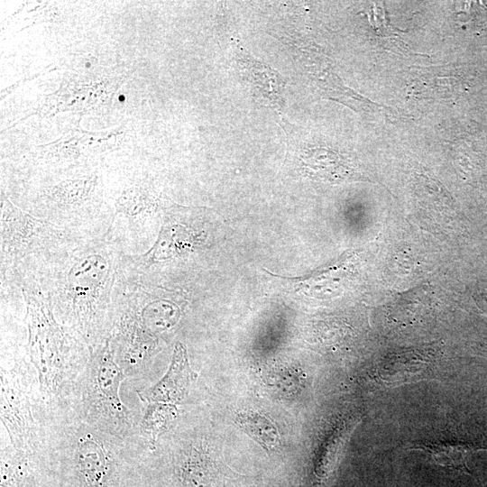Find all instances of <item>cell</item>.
Segmentation results:
<instances>
[{
    "label": "cell",
    "mask_w": 487,
    "mask_h": 487,
    "mask_svg": "<svg viewBox=\"0 0 487 487\" xmlns=\"http://www.w3.org/2000/svg\"><path fill=\"white\" fill-rule=\"evenodd\" d=\"M412 450H420L428 455L434 463L448 469L471 474L467 462L477 451L486 450L464 442H439L417 445Z\"/></svg>",
    "instance_id": "5b68a950"
},
{
    "label": "cell",
    "mask_w": 487,
    "mask_h": 487,
    "mask_svg": "<svg viewBox=\"0 0 487 487\" xmlns=\"http://www.w3.org/2000/svg\"><path fill=\"white\" fill-rule=\"evenodd\" d=\"M178 417L175 404L147 403L141 420L140 429L148 440L150 449H154L159 436L165 432Z\"/></svg>",
    "instance_id": "8992f818"
},
{
    "label": "cell",
    "mask_w": 487,
    "mask_h": 487,
    "mask_svg": "<svg viewBox=\"0 0 487 487\" xmlns=\"http://www.w3.org/2000/svg\"><path fill=\"white\" fill-rule=\"evenodd\" d=\"M27 372L14 369L2 375L1 416L14 447L25 451L38 443L32 414V396Z\"/></svg>",
    "instance_id": "7a4b0ae2"
},
{
    "label": "cell",
    "mask_w": 487,
    "mask_h": 487,
    "mask_svg": "<svg viewBox=\"0 0 487 487\" xmlns=\"http://www.w3.org/2000/svg\"><path fill=\"white\" fill-rule=\"evenodd\" d=\"M238 424L263 447L272 450L280 445V436L273 424L259 414H241Z\"/></svg>",
    "instance_id": "ba28073f"
},
{
    "label": "cell",
    "mask_w": 487,
    "mask_h": 487,
    "mask_svg": "<svg viewBox=\"0 0 487 487\" xmlns=\"http://www.w3.org/2000/svg\"><path fill=\"white\" fill-rule=\"evenodd\" d=\"M241 65L244 66L247 73L251 76L249 80L262 94L264 98L275 106H279L280 99V88L283 86L279 75L270 68L254 60L252 57L243 53L241 55ZM249 76V77H250Z\"/></svg>",
    "instance_id": "52a82bcc"
},
{
    "label": "cell",
    "mask_w": 487,
    "mask_h": 487,
    "mask_svg": "<svg viewBox=\"0 0 487 487\" xmlns=\"http://www.w3.org/2000/svg\"><path fill=\"white\" fill-rule=\"evenodd\" d=\"M198 373L191 368L186 346L175 345L170 364L164 376L151 388L137 391L144 403L161 402L177 404L188 395Z\"/></svg>",
    "instance_id": "3957f363"
},
{
    "label": "cell",
    "mask_w": 487,
    "mask_h": 487,
    "mask_svg": "<svg viewBox=\"0 0 487 487\" xmlns=\"http://www.w3.org/2000/svg\"><path fill=\"white\" fill-rule=\"evenodd\" d=\"M125 378L107 342L83 371L76 393L81 398L83 420L119 438L132 427L129 411L119 396L120 384Z\"/></svg>",
    "instance_id": "6da1fadb"
},
{
    "label": "cell",
    "mask_w": 487,
    "mask_h": 487,
    "mask_svg": "<svg viewBox=\"0 0 487 487\" xmlns=\"http://www.w3.org/2000/svg\"><path fill=\"white\" fill-rule=\"evenodd\" d=\"M299 160L303 172L318 181L340 184L366 180L346 157L326 147L307 148Z\"/></svg>",
    "instance_id": "277c9868"
}]
</instances>
